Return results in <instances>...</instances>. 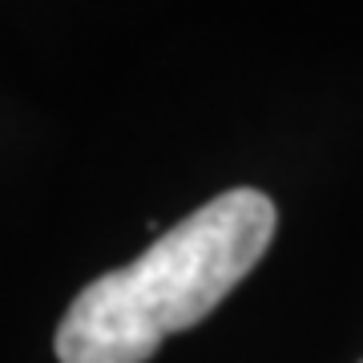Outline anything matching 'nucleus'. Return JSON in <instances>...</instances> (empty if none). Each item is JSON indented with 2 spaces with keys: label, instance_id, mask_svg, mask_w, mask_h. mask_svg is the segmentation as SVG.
Instances as JSON below:
<instances>
[{
  "label": "nucleus",
  "instance_id": "1",
  "mask_svg": "<svg viewBox=\"0 0 363 363\" xmlns=\"http://www.w3.org/2000/svg\"><path fill=\"white\" fill-rule=\"evenodd\" d=\"M279 226L262 190L210 198L150 250L93 279L57 327L61 363H145L166 335L202 323L267 255Z\"/></svg>",
  "mask_w": 363,
  "mask_h": 363
}]
</instances>
